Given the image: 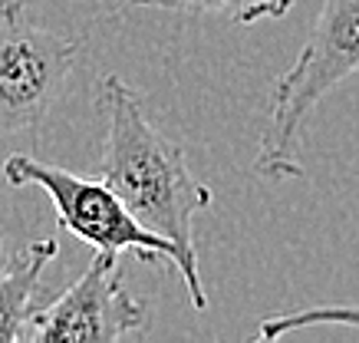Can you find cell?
I'll list each match as a JSON object with an SVG mask.
<instances>
[{
  "mask_svg": "<svg viewBox=\"0 0 359 343\" xmlns=\"http://www.w3.org/2000/svg\"><path fill=\"white\" fill-rule=\"evenodd\" d=\"M99 106L106 112L99 178L116 191L135 222L172 244L188 297L205 310L208 294L198 274L195 218L211 205V189L191 175L182 145L145 119L139 96L119 76H102Z\"/></svg>",
  "mask_w": 359,
  "mask_h": 343,
  "instance_id": "obj_1",
  "label": "cell"
},
{
  "mask_svg": "<svg viewBox=\"0 0 359 343\" xmlns=\"http://www.w3.org/2000/svg\"><path fill=\"white\" fill-rule=\"evenodd\" d=\"M353 73H359V0H323L306 43L273 86L271 126L254 159L257 175L271 182L304 178L300 133L306 116Z\"/></svg>",
  "mask_w": 359,
  "mask_h": 343,
  "instance_id": "obj_2",
  "label": "cell"
},
{
  "mask_svg": "<svg viewBox=\"0 0 359 343\" xmlns=\"http://www.w3.org/2000/svg\"><path fill=\"white\" fill-rule=\"evenodd\" d=\"M4 182L13 189H23V185L43 189L53 199L60 224L76 234L79 241L93 244L96 251H112V255L132 251L145 264L178 261L172 244L135 222L102 178L73 175L60 166H46L40 159L17 152L4 162Z\"/></svg>",
  "mask_w": 359,
  "mask_h": 343,
  "instance_id": "obj_3",
  "label": "cell"
},
{
  "mask_svg": "<svg viewBox=\"0 0 359 343\" xmlns=\"http://www.w3.org/2000/svg\"><path fill=\"white\" fill-rule=\"evenodd\" d=\"M83 40L0 11V135L36 129L56 106Z\"/></svg>",
  "mask_w": 359,
  "mask_h": 343,
  "instance_id": "obj_4",
  "label": "cell"
},
{
  "mask_svg": "<svg viewBox=\"0 0 359 343\" xmlns=\"http://www.w3.org/2000/svg\"><path fill=\"white\" fill-rule=\"evenodd\" d=\"M149 310L119 274V255L96 251L89 267L46 307L33 310L23 340L33 343H116L142 337Z\"/></svg>",
  "mask_w": 359,
  "mask_h": 343,
  "instance_id": "obj_5",
  "label": "cell"
},
{
  "mask_svg": "<svg viewBox=\"0 0 359 343\" xmlns=\"http://www.w3.org/2000/svg\"><path fill=\"white\" fill-rule=\"evenodd\" d=\"M60 255L56 238H40L30 248H23L11 264L0 271V343L23 340L27 321L36 310V294H40V277L46 264H53Z\"/></svg>",
  "mask_w": 359,
  "mask_h": 343,
  "instance_id": "obj_6",
  "label": "cell"
},
{
  "mask_svg": "<svg viewBox=\"0 0 359 343\" xmlns=\"http://www.w3.org/2000/svg\"><path fill=\"white\" fill-rule=\"evenodd\" d=\"M132 7H155V11L178 13H221L238 27L257 20H277L294 7V0H129Z\"/></svg>",
  "mask_w": 359,
  "mask_h": 343,
  "instance_id": "obj_7",
  "label": "cell"
},
{
  "mask_svg": "<svg viewBox=\"0 0 359 343\" xmlns=\"http://www.w3.org/2000/svg\"><path fill=\"white\" fill-rule=\"evenodd\" d=\"M306 327H353L359 333V307L330 304V307H306L294 310V314H273L261 321L257 340H280L287 333L306 330Z\"/></svg>",
  "mask_w": 359,
  "mask_h": 343,
  "instance_id": "obj_8",
  "label": "cell"
},
{
  "mask_svg": "<svg viewBox=\"0 0 359 343\" xmlns=\"http://www.w3.org/2000/svg\"><path fill=\"white\" fill-rule=\"evenodd\" d=\"M33 0H0V11H23Z\"/></svg>",
  "mask_w": 359,
  "mask_h": 343,
  "instance_id": "obj_9",
  "label": "cell"
},
{
  "mask_svg": "<svg viewBox=\"0 0 359 343\" xmlns=\"http://www.w3.org/2000/svg\"><path fill=\"white\" fill-rule=\"evenodd\" d=\"M11 264V251H7V241H4V231H0V271Z\"/></svg>",
  "mask_w": 359,
  "mask_h": 343,
  "instance_id": "obj_10",
  "label": "cell"
}]
</instances>
